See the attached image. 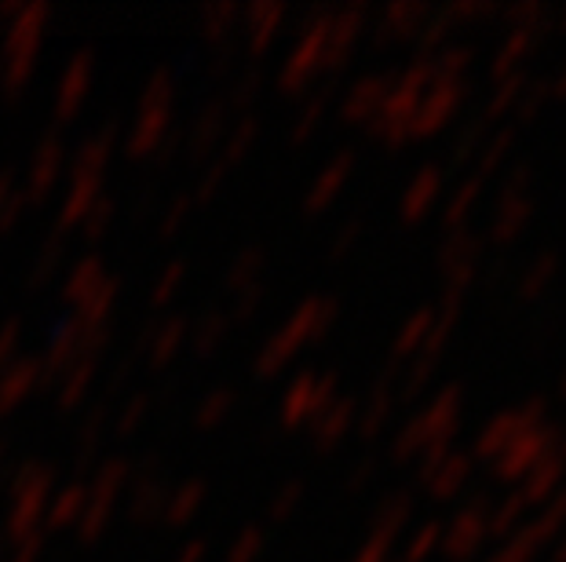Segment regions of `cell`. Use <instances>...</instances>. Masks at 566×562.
Wrapping results in <instances>:
<instances>
[{"label": "cell", "mask_w": 566, "mask_h": 562, "mask_svg": "<svg viewBox=\"0 0 566 562\" xmlns=\"http://www.w3.org/2000/svg\"><path fill=\"white\" fill-rule=\"evenodd\" d=\"M468 471H472V457H464V453H457V449H436V453H424V471H420V478H424L431 497L446 500L464 486Z\"/></svg>", "instance_id": "6"}, {"label": "cell", "mask_w": 566, "mask_h": 562, "mask_svg": "<svg viewBox=\"0 0 566 562\" xmlns=\"http://www.w3.org/2000/svg\"><path fill=\"white\" fill-rule=\"evenodd\" d=\"M556 253H545V256H537L534 263L526 267V274L520 278V296L523 300H537L541 293L548 289V282L556 278Z\"/></svg>", "instance_id": "12"}, {"label": "cell", "mask_w": 566, "mask_h": 562, "mask_svg": "<svg viewBox=\"0 0 566 562\" xmlns=\"http://www.w3.org/2000/svg\"><path fill=\"white\" fill-rule=\"evenodd\" d=\"M559 399H566V369H563V377H559Z\"/></svg>", "instance_id": "20"}, {"label": "cell", "mask_w": 566, "mask_h": 562, "mask_svg": "<svg viewBox=\"0 0 566 562\" xmlns=\"http://www.w3.org/2000/svg\"><path fill=\"white\" fill-rule=\"evenodd\" d=\"M490 511H493V500L486 494H475L472 505H464L450 526H442V537H439L442 552L450 559H472L490 537Z\"/></svg>", "instance_id": "2"}, {"label": "cell", "mask_w": 566, "mask_h": 562, "mask_svg": "<svg viewBox=\"0 0 566 562\" xmlns=\"http://www.w3.org/2000/svg\"><path fill=\"white\" fill-rule=\"evenodd\" d=\"M530 212H534V198H530V165L523 161L520 169H512L509 183H504V190H501L497 212H493V223H490L493 242L512 245L515 234L526 226Z\"/></svg>", "instance_id": "3"}, {"label": "cell", "mask_w": 566, "mask_h": 562, "mask_svg": "<svg viewBox=\"0 0 566 562\" xmlns=\"http://www.w3.org/2000/svg\"><path fill=\"white\" fill-rule=\"evenodd\" d=\"M439 187H442V176L439 169H424L417 179H413V187L406 190V198H402V216L406 220H420L424 212L431 209V201L439 198Z\"/></svg>", "instance_id": "9"}, {"label": "cell", "mask_w": 566, "mask_h": 562, "mask_svg": "<svg viewBox=\"0 0 566 562\" xmlns=\"http://www.w3.org/2000/svg\"><path fill=\"white\" fill-rule=\"evenodd\" d=\"M490 562H515V559H509V555H504V552H501L497 559H490Z\"/></svg>", "instance_id": "21"}, {"label": "cell", "mask_w": 566, "mask_h": 562, "mask_svg": "<svg viewBox=\"0 0 566 562\" xmlns=\"http://www.w3.org/2000/svg\"><path fill=\"white\" fill-rule=\"evenodd\" d=\"M563 464H566V457L559 449H552L548 457H541L534 468H530L523 478H520V497L526 500V508L530 505H545V500H552L556 497V486H559V478H563Z\"/></svg>", "instance_id": "7"}, {"label": "cell", "mask_w": 566, "mask_h": 562, "mask_svg": "<svg viewBox=\"0 0 566 562\" xmlns=\"http://www.w3.org/2000/svg\"><path fill=\"white\" fill-rule=\"evenodd\" d=\"M552 562H566V530H563V541H559V548H556V559Z\"/></svg>", "instance_id": "19"}, {"label": "cell", "mask_w": 566, "mask_h": 562, "mask_svg": "<svg viewBox=\"0 0 566 562\" xmlns=\"http://www.w3.org/2000/svg\"><path fill=\"white\" fill-rule=\"evenodd\" d=\"M439 537H442V526H439V522H428L424 530L417 533V541L409 544V562H420V559H424V552H431V548L439 544Z\"/></svg>", "instance_id": "17"}, {"label": "cell", "mask_w": 566, "mask_h": 562, "mask_svg": "<svg viewBox=\"0 0 566 562\" xmlns=\"http://www.w3.org/2000/svg\"><path fill=\"white\" fill-rule=\"evenodd\" d=\"M431 19V8L428 4H399L388 11V30L391 33H413L420 30V22Z\"/></svg>", "instance_id": "15"}, {"label": "cell", "mask_w": 566, "mask_h": 562, "mask_svg": "<svg viewBox=\"0 0 566 562\" xmlns=\"http://www.w3.org/2000/svg\"><path fill=\"white\" fill-rule=\"evenodd\" d=\"M490 121L486 117H479V121H472L468 125L461 136H457V142H453V161H461V165H475V158H479V150H483V142L490 139Z\"/></svg>", "instance_id": "14"}, {"label": "cell", "mask_w": 566, "mask_h": 562, "mask_svg": "<svg viewBox=\"0 0 566 562\" xmlns=\"http://www.w3.org/2000/svg\"><path fill=\"white\" fill-rule=\"evenodd\" d=\"M556 438H559V427H552V424L530 427V432H523L497 460H493V471H497L501 478H523L541 457H548L552 449H559Z\"/></svg>", "instance_id": "5"}, {"label": "cell", "mask_w": 566, "mask_h": 562, "mask_svg": "<svg viewBox=\"0 0 566 562\" xmlns=\"http://www.w3.org/2000/svg\"><path fill=\"white\" fill-rule=\"evenodd\" d=\"M548 95H552L548 81H530V85L523 88V95H520V103H515L512 117H523V121H534L541 106L548 103Z\"/></svg>", "instance_id": "16"}, {"label": "cell", "mask_w": 566, "mask_h": 562, "mask_svg": "<svg viewBox=\"0 0 566 562\" xmlns=\"http://www.w3.org/2000/svg\"><path fill=\"white\" fill-rule=\"evenodd\" d=\"M457 424H461V388L450 384L436 394V402H431L424 413H417L413 421L402 427L399 442H395V453H399V457H417V453L424 457V453L450 449Z\"/></svg>", "instance_id": "1"}, {"label": "cell", "mask_w": 566, "mask_h": 562, "mask_svg": "<svg viewBox=\"0 0 566 562\" xmlns=\"http://www.w3.org/2000/svg\"><path fill=\"white\" fill-rule=\"evenodd\" d=\"M548 88H552V95H559V99H566V66L559 70L556 77L548 81Z\"/></svg>", "instance_id": "18"}, {"label": "cell", "mask_w": 566, "mask_h": 562, "mask_svg": "<svg viewBox=\"0 0 566 562\" xmlns=\"http://www.w3.org/2000/svg\"><path fill=\"white\" fill-rule=\"evenodd\" d=\"M559 453H563V457H566V438H563V446H559Z\"/></svg>", "instance_id": "22"}, {"label": "cell", "mask_w": 566, "mask_h": 562, "mask_svg": "<svg viewBox=\"0 0 566 562\" xmlns=\"http://www.w3.org/2000/svg\"><path fill=\"white\" fill-rule=\"evenodd\" d=\"M431 321H436V310H417L413 318L406 321L402 337L395 340V354H420L428 343V332H431Z\"/></svg>", "instance_id": "13"}, {"label": "cell", "mask_w": 566, "mask_h": 562, "mask_svg": "<svg viewBox=\"0 0 566 562\" xmlns=\"http://www.w3.org/2000/svg\"><path fill=\"white\" fill-rule=\"evenodd\" d=\"M512 139H515V128H497V131H490V139L483 142V150H479V158H475V172L472 176H493L497 172V165L504 161V153H509L512 147Z\"/></svg>", "instance_id": "10"}, {"label": "cell", "mask_w": 566, "mask_h": 562, "mask_svg": "<svg viewBox=\"0 0 566 562\" xmlns=\"http://www.w3.org/2000/svg\"><path fill=\"white\" fill-rule=\"evenodd\" d=\"M541 33H530V30H509V38H504V44L497 47V59H493V81L501 77H512L520 74V63L534 52Z\"/></svg>", "instance_id": "8"}, {"label": "cell", "mask_w": 566, "mask_h": 562, "mask_svg": "<svg viewBox=\"0 0 566 562\" xmlns=\"http://www.w3.org/2000/svg\"><path fill=\"white\" fill-rule=\"evenodd\" d=\"M464 81L461 77H442V74H431L428 88L420 92V103L413 110V121H409V136H424V131H436L439 125H446L457 110L464 95Z\"/></svg>", "instance_id": "4"}, {"label": "cell", "mask_w": 566, "mask_h": 562, "mask_svg": "<svg viewBox=\"0 0 566 562\" xmlns=\"http://www.w3.org/2000/svg\"><path fill=\"white\" fill-rule=\"evenodd\" d=\"M483 194V179L479 176H468L461 187H457V194L450 201V209H446V231H457V226H468V212Z\"/></svg>", "instance_id": "11"}]
</instances>
